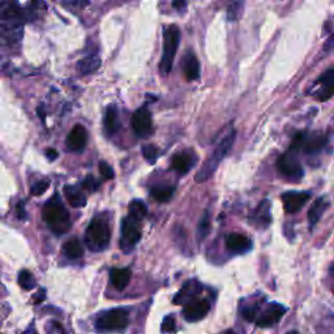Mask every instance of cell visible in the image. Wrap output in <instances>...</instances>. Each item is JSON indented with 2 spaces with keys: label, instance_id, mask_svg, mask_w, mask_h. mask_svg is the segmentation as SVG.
Listing matches in <instances>:
<instances>
[{
  "label": "cell",
  "instance_id": "6da1fadb",
  "mask_svg": "<svg viewBox=\"0 0 334 334\" xmlns=\"http://www.w3.org/2000/svg\"><path fill=\"white\" fill-rule=\"evenodd\" d=\"M43 221L47 223V226L51 229L56 235L66 234L71 229V218H69L68 210L64 208L60 199L54 196L51 200L46 203L42 210Z\"/></svg>",
  "mask_w": 334,
  "mask_h": 334
},
{
  "label": "cell",
  "instance_id": "7a4b0ae2",
  "mask_svg": "<svg viewBox=\"0 0 334 334\" xmlns=\"http://www.w3.org/2000/svg\"><path fill=\"white\" fill-rule=\"evenodd\" d=\"M235 136L236 132L233 131L221 141L220 145L216 147L213 155L210 158H208L207 162L203 164L200 171H199L196 177H195V181H196L197 183H203V182L208 181V179L216 173V170L218 169V166H220V163L222 162L223 158L226 157L227 154H229V151L231 150V147H233L234 145V141H235Z\"/></svg>",
  "mask_w": 334,
  "mask_h": 334
},
{
  "label": "cell",
  "instance_id": "3957f363",
  "mask_svg": "<svg viewBox=\"0 0 334 334\" xmlns=\"http://www.w3.org/2000/svg\"><path fill=\"white\" fill-rule=\"evenodd\" d=\"M110 229L106 220L97 217L89 223L85 233V244L93 252H101L110 243Z\"/></svg>",
  "mask_w": 334,
  "mask_h": 334
},
{
  "label": "cell",
  "instance_id": "277c9868",
  "mask_svg": "<svg viewBox=\"0 0 334 334\" xmlns=\"http://www.w3.org/2000/svg\"><path fill=\"white\" fill-rule=\"evenodd\" d=\"M181 42V30L175 25L164 28L163 32V54H162V59H160L159 69L162 75L170 73L173 68V63L175 59V54L179 47Z\"/></svg>",
  "mask_w": 334,
  "mask_h": 334
},
{
  "label": "cell",
  "instance_id": "5b68a950",
  "mask_svg": "<svg viewBox=\"0 0 334 334\" xmlns=\"http://www.w3.org/2000/svg\"><path fill=\"white\" fill-rule=\"evenodd\" d=\"M129 322V316L128 312L123 308H115L110 311L102 313L98 317L95 325L99 330H121L128 326Z\"/></svg>",
  "mask_w": 334,
  "mask_h": 334
},
{
  "label": "cell",
  "instance_id": "8992f818",
  "mask_svg": "<svg viewBox=\"0 0 334 334\" xmlns=\"http://www.w3.org/2000/svg\"><path fill=\"white\" fill-rule=\"evenodd\" d=\"M141 221L134 220L132 217H125L121 222V240L120 247L123 252H131L136 243L141 239Z\"/></svg>",
  "mask_w": 334,
  "mask_h": 334
},
{
  "label": "cell",
  "instance_id": "52a82bcc",
  "mask_svg": "<svg viewBox=\"0 0 334 334\" xmlns=\"http://www.w3.org/2000/svg\"><path fill=\"white\" fill-rule=\"evenodd\" d=\"M278 170L286 179L290 181H300L303 178V167L299 163V160L296 159L294 154L291 151L285 153L281 155L278 159Z\"/></svg>",
  "mask_w": 334,
  "mask_h": 334
},
{
  "label": "cell",
  "instance_id": "ba28073f",
  "mask_svg": "<svg viewBox=\"0 0 334 334\" xmlns=\"http://www.w3.org/2000/svg\"><path fill=\"white\" fill-rule=\"evenodd\" d=\"M132 128L134 133L138 137H146L151 133L153 123H151V115L146 107L138 108L132 116Z\"/></svg>",
  "mask_w": 334,
  "mask_h": 334
},
{
  "label": "cell",
  "instance_id": "9c48e42d",
  "mask_svg": "<svg viewBox=\"0 0 334 334\" xmlns=\"http://www.w3.org/2000/svg\"><path fill=\"white\" fill-rule=\"evenodd\" d=\"M23 27L19 20L0 21V42L4 45H15L21 40Z\"/></svg>",
  "mask_w": 334,
  "mask_h": 334
},
{
  "label": "cell",
  "instance_id": "30bf717a",
  "mask_svg": "<svg viewBox=\"0 0 334 334\" xmlns=\"http://www.w3.org/2000/svg\"><path fill=\"white\" fill-rule=\"evenodd\" d=\"M282 201H283V208L285 212L288 214H294L304 207L307 201L311 199V195L308 192H295L290 191L282 195Z\"/></svg>",
  "mask_w": 334,
  "mask_h": 334
},
{
  "label": "cell",
  "instance_id": "8fae6325",
  "mask_svg": "<svg viewBox=\"0 0 334 334\" xmlns=\"http://www.w3.org/2000/svg\"><path fill=\"white\" fill-rule=\"evenodd\" d=\"M209 309L210 304L207 299H196L186 305L183 309V316L187 321H199L207 316Z\"/></svg>",
  "mask_w": 334,
  "mask_h": 334
},
{
  "label": "cell",
  "instance_id": "7c38bea8",
  "mask_svg": "<svg viewBox=\"0 0 334 334\" xmlns=\"http://www.w3.org/2000/svg\"><path fill=\"white\" fill-rule=\"evenodd\" d=\"M86 141H88L86 129L82 125L77 124L72 128V131L69 132L68 137H67V146L69 150L81 151L86 146Z\"/></svg>",
  "mask_w": 334,
  "mask_h": 334
},
{
  "label": "cell",
  "instance_id": "4fadbf2b",
  "mask_svg": "<svg viewBox=\"0 0 334 334\" xmlns=\"http://www.w3.org/2000/svg\"><path fill=\"white\" fill-rule=\"evenodd\" d=\"M285 312L286 308L282 307V305H270V307H268L265 311H264V313H261V316H260L256 324H257V326L261 327L272 326V325L277 324V322L281 320L282 316L285 314Z\"/></svg>",
  "mask_w": 334,
  "mask_h": 334
},
{
  "label": "cell",
  "instance_id": "5bb4252c",
  "mask_svg": "<svg viewBox=\"0 0 334 334\" xmlns=\"http://www.w3.org/2000/svg\"><path fill=\"white\" fill-rule=\"evenodd\" d=\"M226 246L230 251L233 252L240 253V252H246L248 251L249 247H251V242L247 238L246 235L238 233H233L227 235L226 238Z\"/></svg>",
  "mask_w": 334,
  "mask_h": 334
},
{
  "label": "cell",
  "instance_id": "9a60e30c",
  "mask_svg": "<svg viewBox=\"0 0 334 334\" xmlns=\"http://www.w3.org/2000/svg\"><path fill=\"white\" fill-rule=\"evenodd\" d=\"M110 281L116 290L121 291L127 287L131 281V270L129 269H112L110 273Z\"/></svg>",
  "mask_w": 334,
  "mask_h": 334
},
{
  "label": "cell",
  "instance_id": "2e32d148",
  "mask_svg": "<svg viewBox=\"0 0 334 334\" xmlns=\"http://www.w3.org/2000/svg\"><path fill=\"white\" fill-rule=\"evenodd\" d=\"M184 76L188 81H195V80L199 79V75H200V64H199V60H197L196 56L194 54H187V56L184 58Z\"/></svg>",
  "mask_w": 334,
  "mask_h": 334
},
{
  "label": "cell",
  "instance_id": "e0dca14e",
  "mask_svg": "<svg viewBox=\"0 0 334 334\" xmlns=\"http://www.w3.org/2000/svg\"><path fill=\"white\" fill-rule=\"evenodd\" d=\"M103 124L107 134H114L119 129V116H118V108L115 105H110L106 108L105 119H103Z\"/></svg>",
  "mask_w": 334,
  "mask_h": 334
},
{
  "label": "cell",
  "instance_id": "ac0fdd59",
  "mask_svg": "<svg viewBox=\"0 0 334 334\" xmlns=\"http://www.w3.org/2000/svg\"><path fill=\"white\" fill-rule=\"evenodd\" d=\"M171 166L179 174H186L194 166V158L191 157L188 153L175 154L171 159Z\"/></svg>",
  "mask_w": 334,
  "mask_h": 334
},
{
  "label": "cell",
  "instance_id": "d6986e66",
  "mask_svg": "<svg viewBox=\"0 0 334 334\" xmlns=\"http://www.w3.org/2000/svg\"><path fill=\"white\" fill-rule=\"evenodd\" d=\"M201 290H203V288H201L200 283H197L196 281L187 282V283L183 286V288H182V291L175 296L174 303L175 304H182L184 299L194 298L197 294H200Z\"/></svg>",
  "mask_w": 334,
  "mask_h": 334
},
{
  "label": "cell",
  "instance_id": "ffe728a7",
  "mask_svg": "<svg viewBox=\"0 0 334 334\" xmlns=\"http://www.w3.org/2000/svg\"><path fill=\"white\" fill-rule=\"evenodd\" d=\"M64 194H66L68 203L71 204L73 208H82L86 205L85 195L82 194L81 191H80L77 187L67 186V187L64 188Z\"/></svg>",
  "mask_w": 334,
  "mask_h": 334
},
{
  "label": "cell",
  "instance_id": "44dd1931",
  "mask_svg": "<svg viewBox=\"0 0 334 334\" xmlns=\"http://www.w3.org/2000/svg\"><path fill=\"white\" fill-rule=\"evenodd\" d=\"M99 66H101V59L95 54H92V55L80 60L77 64V69L81 75H90V73L95 72L99 68Z\"/></svg>",
  "mask_w": 334,
  "mask_h": 334
},
{
  "label": "cell",
  "instance_id": "7402d4cb",
  "mask_svg": "<svg viewBox=\"0 0 334 334\" xmlns=\"http://www.w3.org/2000/svg\"><path fill=\"white\" fill-rule=\"evenodd\" d=\"M11 20L20 21V11L7 0H0V21Z\"/></svg>",
  "mask_w": 334,
  "mask_h": 334
},
{
  "label": "cell",
  "instance_id": "603a6c76",
  "mask_svg": "<svg viewBox=\"0 0 334 334\" xmlns=\"http://www.w3.org/2000/svg\"><path fill=\"white\" fill-rule=\"evenodd\" d=\"M63 252L68 259H80L84 253V247L79 239H69L63 246Z\"/></svg>",
  "mask_w": 334,
  "mask_h": 334
},
{
  "label": "cell",
  "instance_id": "cb8c5ba5",
  "mask_svg": "<svg viewBox=\"0 0 334 334\" xmlns=\"http://www.w3.org/2000/svg\"><path fill=\"white\" fill-rule=\"evenodd\" d=\"M325 209H326V203H325L322 197H320V199L314 201L313 205H312L311 209H309V212H308V221H309L311 226H314V225L318 222V220L321 218Z\"/></svg>",
  "mask_w": 334,
  "mask_h": 334
},
{
  "label": "cell",
  "instance_id": "d4e9b609",
  "mask_svg": "<svg viewBox=\"0 0 334 334\" xmlns=\"http://www.w3.org/2000/svg\"><path fill=\"white\" fill-rule=\"evenodd\" d=\"M128 212H129V217L141 221L147 214V208L141 200H133L131 201L129 207H128Z\"/></svg>",
  "mask_w": 334,
  "mask_h": 334
},
{
  "label": "cell",
  "instance_id": "484cf974",
  "mask_svg": "<svg viewBox=\"0 0 334 334\" xmlns=\"http://www.w3.org/2000/svg\"><path fill=\"white\" fill-rule=\"evenodd\" d=\"M175 192L174 187H154L151 188L150 194L154 200L159 201V203H167L170 200Z\"/></svg>",
  "mask_w": 334,
  "mask_h": 334
},
{
  "label": "cell",
  "instance_id": "4316f807",
  "mask_svg": "<svg viewBox=\"0 0 334 334\" xmlns=\"http://www.w3.org/2000/svg\"><path fill=\"white\" fill-rule=\"evenodd\" d=\"M243 4H244V0H229L227 17L230 21H236L242 16Z\"/></svg>",
  "mask_w": 334,
  "mask_h": 334
},
{
  "label": "cell",
  "instance_id": "83f0119b",
  "mask_svg": "<svg viewBox=\"0 0 334 334\" xmlns=\"http://www.w3.org/2000/svg\"><path fill=\"white\" fill-rule=\"evenodd\" d=\"M19 283L23 288L25 290H32V288L36 286V281L33 278V274L29 272V270H23V272L19 274Z\"/></svg>",
  "mask_w": 334,
  "mask_h": 334
},
{
  "label": "cell",
  "instance_id": "f1b7e54d",
  "mask_svg": "<svg viewBox=\"0 0 334 334\" xmlns=\"http://www.w3.org/2000/svg\"><path fill=\"white\" fill-rule=\"evenodd\" d=\"M142 155L149 163H154V160L158 157V149L151 144H147L142 146Z\"/></svg>",
  "mask_w": 334,
  "mask_h": 334
},
{
  "label": "cell",
  "instance_id": "f546056e",
  "mask_svg": "<svg viewBox=\"0 0 334 334\" xmlns=\"http://www.w3.org/2000/svg\"><path fill=\"white\" fill-rule=\"evenodd\" d=\"M209 230H210V218L208 214H205L203 220H201L200 225H199V230H197V238H199V240H203L204 238L209 234Z\"/></svg>",
  "mask_w": 334,
  "mask_h": 334
},
{
  "label": "cell",
  "instance_id": "4dcf8cb0",
  "mask_svg": "<svg viewBox=\"0 0 334 334\" xmlns=\"http://www.w3.org/2000/svg\"><path fill=\"white\" fill-rule=\"evenodd\" d=\"M99 173L103 178H105L106 181H111L114 179V170L111 169V166L108 163H106L105 160H102L101 163H99Z\"/></svg>",
  "mask_w": 334,
  "mask_h": 334
},
{
  "label": "cell",
  "instance_id": "1f68e13d",
  "mask_svg": "<svg viewBox=\"0 0 334 334\" xmlns=\"http://www.w3.org/2000/svg\"><path fill=\"white\" fill-rule=\"evenodd\" d=\"M49 186H50L49 181H41L38 182V183L34 184L33 187H32V190H30V192H32V195H34V196H41V195L46 192Z\"/></svg>",
  "mask_w": 334,
  "mask_h": 334
},
{
  "label": "cell",
  "instance_id": "d6a6232c",
  "mask_svg": "<svg viewBox=\"0 0 334 334\" xmlns=\"http://www.w3.org/2000/svg\"><path fill=\"white\" fill-rule=\"evenodd\" d=\"M318 84L322 86H334V71L333 69H327L324 75L321 76L318 80Z\"/></svg>",
  "mask_w": 334,
  "mask_h": 334
},
{
  "label": "cell",
  "instance_id": "836d02e7",
  "mask_svg": "<svg viewBox=\"0 0 334 334\" xmlns=\"http://www.w3.org/2000/svg\"><path fill=\"white\" fill-rule=\"evenodd\" d=\"M82 187L85 188V190H88V191H95L97 188L99 187V183L95 181L93 177H88L85 181L82 182Z\"/></svg>",
  "mask_w": 334,
  "mask_h": 334
},
{
  "label": "cell",
  "instance_id": "e575fe53",
  "mask_svg": "<svg viewBox=\"0 0 334 334\" xmlns=\"http://www.w3.org/2000/svg\"><path fill=\"white\" fill-rule=\"evenodd\" d=\"M160 327H162V331H174L175 320L171 316H169L162 321V326Z\"/></svg>",
  "mask_w": 334,
  "mask_h": 334
},
{
  "label": "cell",
  "instance_id": "d590c367",
  "mask_svg": "<svg viewBox=\"0 0 334 334\" xmlns=\"http://www.w3.org/2000/svg\"><path fill=\"white\" fill-rule=\"evenodd\" d=\"M331 95H333V86H324L320 92V95H318V99L320 101H327Z\"/></svg>",
  "mask_w": 334,
  "mask_h": 334
},
{
  "label": "cell",
  "instance_id": "8d00e7d4",
  "mask_svg": "<svg viewBox=\"0 0 334 334\" xmlns=\"http://www.w3.org/2000/svg\"><path fill=\"white\" fill-rule=\"evenodd\" d=\"M256 312H257L256 307L247 308V309L243 311V317L246 318L247 321H253L256 318Z\"/></svg>",
  "mask_w": 334,
  "mask_h": 334
},
{
  "label": "cell",
  "instance_id": "74e56055",
  "mask_svg": "<svg viewBox=\"0 0 334 334\" xmlns=\"http://www.w3.org/2000/svg\"><path fill=\"white\" fill-rule=\"evenodd\" d=\"M173 7L178 11H183L187 7V0H174L173 2Z\"/></svg>",
  "mask_w": 334,
  "mask_h": 334
},
{
  "label": "cell",
  "instance_id": "f35d334b",
  "mask_svg": "<svg viewBox=\"0 0 334 334\" xmlns=\"http://www.w3.org/2000/svg\"><path fill=\"white\" fill-rule=\"evenodd\" d=\"M25 210H24V203L21 201L19 205H17V216H19V218L20 220H25Z\"/></svg>",
  "mask_w": 334,
  "mask_h": 334
},
{
  "label": "cell",
  "instance_id": "ab89813d",
  "mask_svg": "<svg viewBox=\"0 0 334 334\" xmlns=\"http://www.w3.org/2000/svg\"><path fill=\"white\" fill-rule=\"evenodd\" d=\"M46 157L49 158L50 160H55L56 158H58V151H56L55 149H47Z\"/></svg>",
  "mask_w": 334,
  "mask_h": 334
},
{
  "label": "cell",
  "instance_id": "60d3db41",
  "mask_svg": "<svg viewBox=\"0 0 334 334\" xmlns=\"http://www.w3.org/2000/svg\"><path fill=\"white\" fill-rule=\"evenodd\" d=\"M43 299H45V290H41L38 296H36V301L37 303H40V301H42Z\"/></svg>",
  "mask_w": 334,
  "mask_h": 334
},
{
  "label": "cell",
  "instance_id": "b9f144b4",
  "mask_svg": "<svg viewBox=\"0 0 334 334\" xmlns=\"http://www.w3.org/2000/svg\"><path fill=\"white\" fill-rule=\"evenodd\" d=\"M226 334H235V333H234V331H231V330H230V331H227Z\"/></svg>",
  "mask_w": 334,
  "mask_h": 334
}]
</instances>
